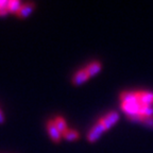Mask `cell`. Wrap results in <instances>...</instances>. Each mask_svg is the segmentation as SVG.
<instances>
[{
    "label": "cell",
    "instance_id": "1",
    "mask_svg": "<svg viewBox=\"0 0 153 153\" xmlns=\"http://www.w3.org/2000/svg\"><path fill=\"white\" fill-rule=\"evenodd\" d=\"M106 130L108 129H106V127H105L104 122H103V120L101 119L100 121L97 122V124H96L95 127L88 132L87 139H88L91 143H95L96 140H98L99 137H100Z\"/></svg>",
    "mask_w": 153,
    "mask_h": 153
},
{
    "label": "cell",
    "instance_id": "2",
    "mask_svg": "<svg viewBox=\"0 0 153 153\" xmlns=\"http://www.w3.org/2000/svg\"><path fill=\"white\" fill-rule=\"evenodd\" d=\"M47 131H48V133H49L50 138L52 139L55 143H60L62 134H61V132L57 130L56 126H55L53 120H49V121L47 122Z\"/></svg>",
    "mask_w": 153,
    "mask_h": 153
},
{
    "label": "cell",
    "instance_id": "3",
    "mask_svg": "<svg viewBox=\"0 0 153 153\" xmlns=\"http://www.w3.org/2000/svg\"><path fill=\"white\" fill-rule=\"evenodd\" d=\"M121 108L123 110L124 113H127L130 117L131 116H136L139 115L141 108V104L140 103H122Z\"/></svg>",
    "mask_w": 153,
    "mask_h": 153
},
{
    "label": "cell",
    "instance_id": "4",
    "mask_svg": "<svg viewBox=\"0 0 153 153\" xmlns=\"http://www.w3.org/2000/svg\"><path fill=\"white\" fill-rule=\"evenodd\" d=\"M34 3L29 2V3H25L20 7V9L18 10V12L16 13V16L19 17V18H27L29 15H31V13L34 11Z\"/></svg>",
    "mask_w": 153,
    "mask_h": 153
},
{
    "label": "cell",
    "instance_id": "5",
    "mask_svg": "<svg viewBox=\"0 0 153 153\" xmlns=\"http://www.w3.org/2000/svg\"><path fill=\"white\" fill-rule=\"evenodd\" d=\"M89 76L86 71V69H82L80 71H78L76 74H74V79H72V84L76 86H79L81 84H83L84 82H86L88 80Z\"/></svg>",
    "mask_w": 153,
    "mask_h": 153
},
{
    "label": "cell",
    "instance_id": "6",
    "mask_svg": "<svg viewBox=\"0 0 153 153\" xmlns=\"http://www.w3.org/2000/svg\"><path fill=\"white\" fill-rule=\"evenodd\" d=\"M118 119H119V114H118L117 112H111L110 114H108L105 117L102 118L103 122H104L105 127H106V129H110L111 127H113L116 122L118 121Z\"/></svg>",
    "mask_w": 153,
    "mask_h": 153
},
{
    "label": "cell",
    "instance_id": "7",
    "mask_svg": "<svg viewBox=\"0 0 153 153\" xmlns=\"http://www.w3.org/2000/svg\"><path fill=\"white\" fill-rule=\"evenodd\" d=\"M120 99H121L122 103H138L139 102V97L138 93H122L120 96Z\"/></svg>",
    "mask_w": 153,
    "mask_h": 153
},
{
    "label": "cell",
    "instance_id": "8",
    "mask_svg": "<svg viewBox=\"0 0 153 153\" xmlns=\"http://www.w3.org/2000/svg\"><path fill=\"white\" fill-rule=\"evenodd\" d=\"M138 97H139V103L141 104V106L153 104V93H150V91H141V93H138Z\"/></svg>",
    "mask_w": 153,
    "mask_h": 153
},
{
    "label": "cell",
    "instance_id": "9",
    "mask_svg": "<svg viewBox=\"0 0 153 153\" xmlns=\"http://www.w3.org/2000/svg\"><path fill=\"white\" fill-rule=\"evenodd\" d=\"M101 68H102V67H101L100 63L94 62V63H91V64H89L88 66L86 67L85 69H86V71H87V74H88L89 76H94L100 71Z\"/></svg>",
    "mask_w": 153,
    "mask_h": 153
},
{
    "label": "cell",
    "instance_id": "10",
    "mask_svg": "<svg viewBox=\"0 0 153 153\" xmlns=\"http://www.w3.org/2000/svg\"><path fill=\"white\" fill-rule=\"evenodd\" d=\"M22 5V2H20L19 0H10L9 3H7V10L9 13L16 14Z\"/></svg>",
    "mask_w": 153,
    "mask_h": 153
},
{
    "label": "cell",
    "instance_id": "11",
    "mask_svg": "<svg viewBox=\"0 0 153 153\" xmlns=\"http://www.w3.org/2000/svg\"><path fill=\"white\" fill-rule=\"evenodd\" d=\"M54 123H55V126H56V128H57V130L61 132V134H64L65 132L67 131V124H66V121L64 120V118H62V117H56L54 120Z\"/></svg>",
    "mask_w": 153,
    "mask_h": 153
},
{
    "label": "cell",
    "instance_id": "12",
    "mask_svg": "<svg viewBox=\"0 0 153 153\" xmlns=\"http://www.w3.org/2000/svg\"><path fill=\"white\" fill-rule=\"evenodd\" d=\"M62 136L64 137L66 140L74 141V140H76V139L79 138L80 135H79V133H78L76 131H74V130H67V131L63 134Z\"/></svg>",
    "mask_w": 153,
    "mask_h": 153
},
{
    "label": "cell",
    "instance_id": "13",
    "mask_svg": "<svg viewBox=\"0 0 153 153\" xmlns=\"http://www.w3.org/2000/svg\"><path fill=\"white\" fill-rule=\"evenodd\" d=\"M139 115L143 116V117H152L153 116L152 105H145V106H141Z\"/></svg>",
    "mask_w": 153,
    "mask_h": 153
},
{
    "label": "cell",
    "instance_id": "14",
    "mask_svg": "<svg viewBox=\"0 0 153 153\" xmlns=\"http://www.w3.org/2000/svg\"><path fill=\"white\" fill-rule=\"evenodd\" d=\"M141 121L150 128H153V117H143Z\"/></svg>",
    "mask_w": 153,
    "mask_h": 153
},
{
    "label": "cell",
    "instance_id": "15",
    "mask_svg": "<svg viewBox=\"0 0 153 153\" xmlns=\"http://www.w3.org/2000/svg\"><path fill=\"white\" fill-rule=\"evenodd\" d=\"M5 121V117H4V114L2 113V111L0 110V123H3Z\"/></svg>",
    "mask_w": 153,
    "mask_h": 153
}]
</instances>
